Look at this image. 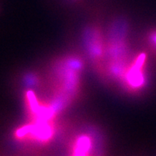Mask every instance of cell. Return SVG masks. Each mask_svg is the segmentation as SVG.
<instances>
[{
  "instance_id": "3957f363",
  "label": "cell",
  "mask_w": 156,
  "mask_h": 156,
  "mask_svg": "<svg viewBox=\"0 0 156 156\" xmlns=\"http://www.w3.org/2000/svg\"><path fill=\"white\" fill-rule=\"evenodd\" d=\"M83 41L87 57L94 71L100 78L105 81H108L105 69V33L98 22H92L85 27Z\"/></svg>"
},
{
  "instance_id": "52a82bcc",
  "label": "cell",
  "mask_w": 156,
  "mask_h": 156,
  "mask_svg": "<svg viewBox=\"0 0 156 156\" xmlns=\"http://www.w3.org/2000/svg\"><path fill=\"white\" fill-rule=\"evenodd\" d=\"M63 1L69 3H72V4H77L82 2L83 0H63Z\"/></svg>"
},
{
  "instance_id": "8992f818",
  "label": "cell",
  "mask_w": 156,
  "mask_h": 156,
  "mask_svg": "<svg viewBox=\"0 0 156 156\" xmlns=\"http://www.w3.org/2000/svg\"><path fill=\"white\" fill-rule=\"evenodd\" d=\"M145 41L149 50L156 55V28L151 29L146 33Z\"/></svg>"
},
{
  "instance_id": "6da1fadb",
  "label": "cell",
  "mask_w": 156,
  "mask_h": 156,
  "mask_svg": "<svg viewBox=\"0 0 156 156\" xmlns=\"http://www.w3.org/2000/svg\"><path fill=\"white\" fill-rule=\"evenodd\" d=\"M84 67L83 58L77 54L67 55L56 62L51 100L62 111L78 98L81 87V75Z\"/></svg>"
},
{
  "instance_id": "7a4b0ae2",
  "label": "cell",
  "mask_w": 156,
  "mask_h": 156,
  "mask_svg": "<svg viewBox=\"0 0 156 156\" xmlns=\"http://www.w3.org/2000/svg\"><path fill=\"white\" fill-rule=\"evenodd\" d=\"M129 33V24L125 18L118 16L111 22L105 33L106 62L131 59Z\"/></svg>"
},
{
  "instance_id": "5b68a950",
  "label": "cell",
  "mask_w": 156,
  "mask_h": 156,
  "mask_svg": "<svg viewBox=\"0 0 156 156\" xmlns=\"http://www.w3.org/2000/svg\"><path fill=\"white\" fill-rule=\"evenodd\" d=\"M96 140L89 133H80L72 138L68 150L73 155H93L96 148Z\"/></svg>"
},
{
  "instance_id": "277c9868",
  "label": "cell",
  "mask_w": 156,
  "mask_h": 156,
  "mask_svg": "<svg viewBox=\"0 0 156 156\" xmlns=\"http://www.w3.org/2000/svg\"><path fill=\"white\" fill-rule=\"evenodd\" d=\"M147 62L148 54L146 51H139L131 57L119 81L126 91L130 94H139L145 89L148 82Z\"/></svg>"
}]
</instances>
